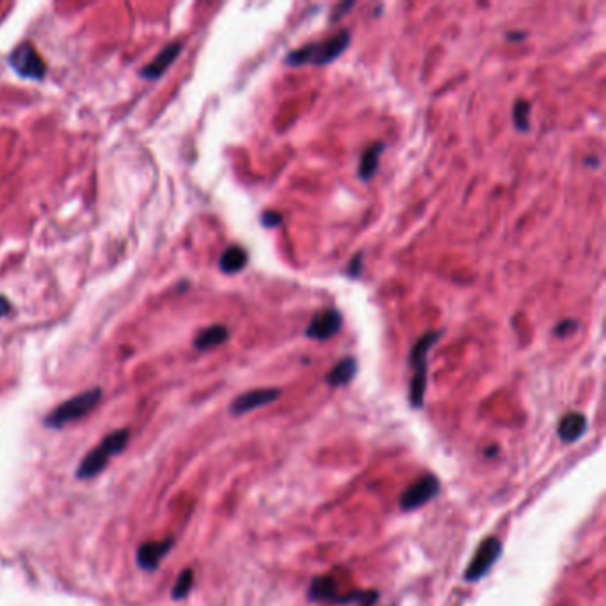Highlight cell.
Returning <instances> with one entry per match:
<instances>
[{
    "instance_id": "6da1fadb",
    "label": "cell",
    "mask_w": 606,
    "mask_h": 606,
    "mask_svg": "<svg viewBox=\"0 0 606 606\" xmlns=\"http://www.w3.org/2000/svg\"><path fill=\"white\" fill-rule=\"evenodd\" d=\"M350 45V32L340 31L333 38L325 39L322 43H310L306 46L293 50L285 57V64L288 66H303V64H317V66H324V64L333 63L338 59Z\"/></svg>"
},
{
    "instance_id": "7a4b0ae2",
    "label": "cell",
    "mask_w": 606,
    "mask_h": 606,
    "mask_svg": "<svg viewBox=\"0 0 606 606\" xmlns=\"http://www.w3.org/2000/svg\"><path fill=\"white\" fill-rule=\"evenodd\" d=\"M441 331H430L427 335H423L418 342L414 343L411 350V356H409V363L412 367V379L411 386H409V402L414 409L423 407L425 402V392H427V370H429V360H427V354H429L430 347L436 345V342L439 340Z\"/></svg>"
},
{
    "instance_id": "3957f363",
    "label": "cell",
    "mask_w": 606,
    "mask_h": 606,
    "mask_svg": "<svg viewBox=\"0 0 606 606\" xmlns=\"http://www.w3.org/2000/svg\"><path fill=\"white\" fill-rule=\"evenodd\" d=\"M127 443H128L127 429L110 432L109 436H107L105 439H103L102 443L95 448V450H91L84 459H82V462L78 464V469H77L78 479L82 480L93 479V476H96L98 473H102L103 469L107 468V464H109L110 457H114V455H117L120 451H123V448L127 446Z\"/></svg>"
},
{
    "instance_id": "277c9868",
    "label": "cell",
    "mask_w": 606,
    "mask_h": 606,
    "mask_svg": "<svg viewBox=\"0 0 606 606\" xmlns=\"http://www.w3.org/2000/svg\"><path fill=\"white\" fill-rule=\"evenodd\" d=\"M102 399V390L93 388L88 392L80 393V395L71 397L66 402L59 404L48 416L45 418V423L50 429H61V427L68 425V423L75 422V419L84 418L88 412H91L96 407V404Z\"/></svg>"
},
{
    "instance_id": "5b68a950",
    "label": "cell",
    "mask_w": 606,
    "mask_h": 606,
    "mask_svg": "<svg viewBox=\"0 0 606 606\" xmlns=\"http://www.w3.org/2000/svg\"><path fill=\"white\" fill-rule=\"evenodd\" d=\"M501 551H503V544L496 537H487L486 540H482L479 548H476L468 569L464 571L466 582H479V580H482L493 569L498 558L501 557Z\"/></svg>"
},
{
    "instance_id": "8992f818",
    "label": "cell",
    "mask_w": 606,
    "mask_h": 606,
    "mask_svg": "<svg viewBox=\"0 0 606 606\" xmlns=\"http://www.w3.org/2000/svg\"><path fill=\"white\" fill-rule=\"evenodd\" d=\"M9 64L20 77L31 80H43L46 73V64L31 43H21L11 52Z\"/></svg>"
},
{
    "instance_id": "52a82bcc",
    "label": "cell",
    "mask_w": 606,
    "mask_h": 606,
    "mask_svg": "<svg viewBox=\"0 0 606 606\" xmlns=\"http://www.w3.org/2000/svg\"><path fill=\"white\" fill-rule=\"evenodd\" d=\"M437 493H439V480L434 475H425L404 491L400 496V507L404 511H414L434 500Z\"/></svg>"
},
{
    "instance_id": "ba28073f",
    "label": "cell",
    "mask_w": 606,
    "mask_h": 606,
    "mask_svg": "<svg viewBox=\"0 0 606 606\" xmlns=\"http://www.w3.org/2000/svg\"><path fill=\"white\" fill-rule=\"evenodd\" d=\"M343 317L338 310H324L318 311L313 318H311L310 325L306 328V336L313 340H324L333 338L336 333L342 329Z\"/></svg>"
},
{
    "instance_id": "9c48e42d",
    "label": "cell",
    "mask_w": 606,
    "mask_h": 606,
    "mask_svg": "<svg viewBox=\"0 0 606 606\" xmlns=\"http://www.w3.org/2000/svg\"><path fill=\"white\" fill-rule=\"evenodd\" d=\"M281 397V392L278 388H260V390H251V392L242 393V395L236 397L231 402V412L233 414L240 416L246 414V412L254 411V409L265 407V405L276 402V400Z\"/></svg>"
},
{
    "instance_id": "30bf717a",
    "label": "cell",
    "mask_w": 606,
    "mask_h": 606,
    "mask_svg": "<svg viewBox=\"0 0 606 606\" xmlns=\"http://www.w3.org/2000/svg\"><path fill=\"white\" fill-rule=\"evenodd\" d=\"M171 548H173V539L150 540V543L141 544L137 550V564L146 571H155L160 560L169 553Z\"/></svg>"
},
{
    "instance_id": "8fae6325",
    "label": "cell",
    "mask_w": 606,
    "mask_h": 606,
    "mask_svg": "<svg viewBox=\"0 0 606 606\" xmlns=\"http://www.w3.org/2000/svg\"><path fill=\"white\" fill-rule=\"evenodd\" d=\"M182 48H184L182 43H169L167 46H164V48L157 53L155 59H153L148 66L142 68L141 77L148 78V80H157L159 77H162L164 71H166L167 68L177 61V57L180 56Z\"/></svg>"
},
{
    "instance_id": "7c38bea8",
    "label": "cell",
    "mask_w": 606,
    "mask_h": 606,
    "mask_svg": "<svg viewBox=\"0 0 606 606\" xmlns=\"http://www.w3.org/2000/svg\"><path fill=\"white\" fill-rule=\"evenodd\" d=\"M587 429H589V422H587L585 414L573 411L568 412L558 423V436L565 443H576L578 439H582Z\"/></svg>"
},
{
    "instance_id": "4fadbf2b",
    "label": "cell",
    "mask_w": 606,
    "mask_h": 606,
    "mask_svg": "<svg viewBox=\"0 0 606 606\" xmlns=\"http://www.w3.org/2000/svg\"><path fill=\"white\" fill-rule=\"evenodd\" d=\"M310 597L313 601H329V603H340L342 596L338 594V585L331 576H317L311 580Z\"/></svg>"
},
{
    "instance_id": "5bb4252c",
    "label": "cell",
    "mask_w": 606,
    "mask_h": 606,
    "mask_svg": "<svg viewBox=\"0 0 606 606\" xmlns=\"http://www.w3.org/2000/svg\"><path fill=\"white\" fill-rule=\"evenodd\" d=\"M357 368L360 367H357L356 357H343V360H340L338 363L331 368V372L325 375V382H328L329 386H335V388L349 385V382L356 377Z\"/></svg>"
},
{
    "instance_id": "9a60e30c",
    "label": "cell",
    "mask_w": 606,
    "mask_h": 606,
    "mask_svg": "<svg viewBox=\"0 0 606 606\" xmlns=\"http://www.w3.org/2000/svg\"><path fill=\"white\" fill-rule=\"evenodd\" d=\"M228 336L229 331L226 325H210V328L203 329V331L196 336L194 347L198 350H211L215 349V347L222 345V343L228 340Z\"/></svg>"
},
{
    "instance_id": "2e32d148",
    "label": "cell",
    "mask_w": 606,
    "mask_h": 606,
    "mask_svg": "<svg viewBox=\"0 0 606 606\" xmlns=\"http://www.w3.org/2000/svg\"><path fill=\"white\" fill-rule=\"evenodd\" d=\"M247 265V251L240 246H229L219 260V268L224 274H235Z\"/></svg>"
},
{
    "instance_id": "e0dca14e",
    "label": "cell",
    "mask_w": 606,
    "mask_h": 606,
    "mask_svg": "<svg viewBox=\"0 0 606 606\" xmlns=\"http://www.w3.org/2000/svg\"><path fill=\"white\" fill-rule=\"evenodd\" d=\"M382 150H385V145L382 142H377V145H372L370 148L367 150V152L363 153V157H361V162H360V178L361 180L368 182L374 178V174L377 173V167H379V157H381Z\"/></svg>"
},
{
    "instance_id": "ac0fdd59",
    "label": "cell",
    "mask_w": 606,
    "mask_h": 606,
    "mask_svg": "<svg viewBox=\"0 0 606 606\" xmlns=\"http://www.w3.org/2000/svg\"><path fill=\"white\" fill-rule=\"evenodd\" d=\"M192 583H194V573H192V569L182 571L173 587L174 600H184V597H187V594L191 592L192 589Z\"/></svg>"
},
{
    "instance_id": "d6986e66",
    "label": "cell",
    "mask_w": 606,
    "mask_h": 606,
    "mask_svg": "<svg viewBox=\"0 0 606 606\" xmlns=\"http://www.w3.org/2000/svg\"><path fill=\"white\" fill-rule=\"evenodd\" d=\"M530 109H532V105H530V102H526V100H518L514 105V125L518 130L521 132H528L530 128Z\"/></svg>"
},
{
    "instance_id": "ffe728a7",
    "label": "cell",
    "mask_w": 606,
    "mask_h": 606,
    "mask_svg": "<svg viewBox=\"0 0 606 606\" xmlns=\"http://www.w3.org/2000/svg\"><path fill=\"white\" fill-rule=\"evenodd\" d=\"M576 331H578V322L575 318H565V320L558 322L557 328H555V335L558 338H568V336L575 335Z\"/></svg>"
},
{
    "instance_id": "44dd1931",
    "label": "cell",
    "mask_w": 606,
    "mask_h": 606,
    "mask_svg": "<svg viewBox=\"0 0 606 606\" xmlns=\"http://www.w3.org/2000/svg\"><path fill=\"white\" fill-rule=\"evenodd\" d=\"M260 221L265 228H276V226H279L283 222V215L278 214V211H263Z\"/></svg>"
},
{
    "instance_id": "7402d4cb",
    "label": "cell",
    "mask_w": 606,
    "mask_h": 606,
    "mask_svg": "<svg viewBox=\"0 0 606 606\" xmlns=\"http://www.w3.org/2000/svg\"><path fill=\"white\" fill-rule=\"evenodd\" d=\"M361 267H363V254H356V258H354L349 263V267H347V274L352 276V278H357V276L361 274Z\"/></svg>"
},
{
    "instance_id": "603a6c76",
    "label": "cell",
    "mask_w": 606,
    "mask_h": 606,
    "mask_svg": "<svg viewBox=\"0 0 606 606\" xmlns=\"http://www.w3.org/2000/svg\"><path fill=\"white\" fill-rule=\"evenodd\" d=\"M354 4L352 2H345V4H340L338 7H336L335 11H333V16L331 20H338V18H342V9H352Z\"/></svg>"
},
{
    "instance_id": "cb8c5ba5",
    "label": "cell",
    "mask_w": 606,
    "mask_h": 606,
    "mask_svg": "<svg viewBox=\"0 0 606 606\" xmlns=\"http://www.w3.org/2000/svg\"><path fill=\"white\" fill-rule=\"evenodd\" d=\"M9 311H11V304H9V301H7L6 297L0 296V318L6 317V315L9 313Z\"/></svg>"
},
{
    "instance_id": "d4e9b609",
    "label": "cell",
    "mask_w": 606,
    "mask_h": 606,
    "mask_svg": "<svg viewBox=\"0 0 606 606\" xmlns=\"http://www.w3.org/2000/svg\"><path fill=\"white\" fill-rule=\"evenodd\" d=\"M526 36H528V34H525V32H516V34H508L507 38L508 39H523V38H526Z\"/></svg>"
}]
</instances>
